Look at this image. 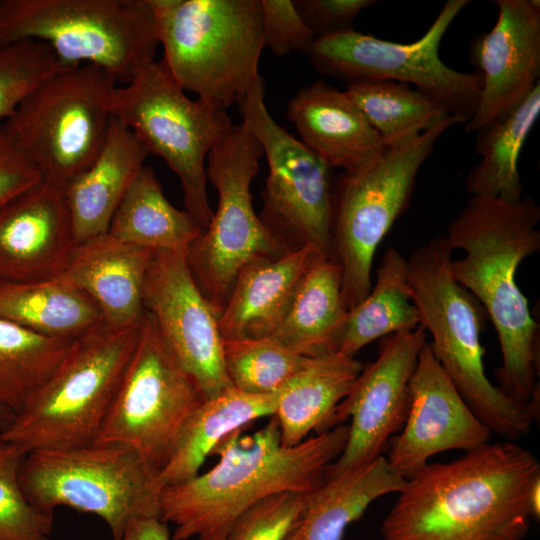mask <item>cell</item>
Listing matches in <instances>:
<instances>
[{"mask_svg":"<svg viewBox=\"0 0 540 540\" xmlns=\"http://www.w3.org/2000/svg\"><path fill=\"white\" fill-rule=\"evenodd\" d=\"M363 365L339 353L308 358L305 365L276 394L281 443L294 446L311 432L334 426L337 406L347 396Z\"/></svg>","mask_w":540,"mask_h":540,"instance_id":"27","label":"cell"},{"mask_svg":"<svg viewBox=\"0 0 540 540\" xmlns=\"http://www.w3.org/2000/svg\"><path fill=\"white\" fill-rule=\"evenodd\" d=\"M348 433L340 424L287 447L275 416L252 434L237 430L213 450L218 462L210 470L162 489L160 519L174 525L172 540H225L237 517L258 501L323 483Z\"/></svg>","mask_w":540,"mask_h":540,"instance_id":"3","label":"cell"},{"mask_svg":"<svg viewBox=\"0 0 540 540\" xmlns=\"http://www.w3.org/2000/svg\"><path fill=\"white\" fill-rule=\"evenodd\" d=\"M262 147L242 121L207 157V180L218 192L209 225L186 249L189 271L218 316L240 270L259 258L291 251L256 214L250 191L259 170Z\"/></svg>","mask_w":540,"mask_h":540,"instance_id":"10","label":"cell"},{"mask_svg":"<svg viewBox=\"0 0 540 540\" xmlns=\"http://www.w3.org/2000/svg\"><path fill=\"white\" fill-rule=\"evenodd\" d=\"M0 317L37 334L66 340L103 321L96 303L61 276L32 281L0 278Z\"/></svg>","mask_w":540,"mask_h":540,"instance_id":"29","label":"cell"},{"mask_svg":"<svg viewBox=\"0 0 540 540\" xmlns=\"http://www.w3.org/2000/svg\"><path fill=\"white\" fill-rule=\"evenodd\" d=\"M75 247L63 186L41 178L0 207V278L57 277Z\"/></svg>","mask_w":540,"mask_h":540,"instance_id":"20","label":"cell"},{"mask_svg":"<svg viewBox=\"0 0 540 540\" xmlns=\"http://www.w3.org/2000/svg\"><path fill=\"white\" fill-rule=\"evenodd\" d=\"M111 107L112 116L177 175L186 211L205 229L214 213L206 160L235 127L226 109L190 99L162 59L141 66L128 83L116 87Z\"/></svg>","mask_w":540,"mask_h":540,"instance_id":"8","label":"cell"},{"mask_svg":"<svg viewBox=\"0 0 540 540\" xmlns=\"http://www.w3.org/2000/svg\"><path fill=\"white\" fill-rule=\"evenodd\" d=\"M203 400L145 311L137 345L94 443L128 446L160 470Z\"/></svg>","mask_w":540,"mask_h":540,"instance_id":"15","label":"cell"},{"mask_svg":"<svg viewBox=\"0 0 540 540\" xmlns=\"http://www.w3.org/2000/svg\"><path fill=\"white\" fill-rule=\"evenodd\" d=\"M35 40L67 68L94 65L128 83L155 59L148 0H0V44Z\"/></svg>","mask_w":540,"mask_h":540,"instance_id":"7","label":"cell"},{"mask_svg":"<svg viewBox=\"0 0 540 540\" xmlns=\"http://www.w3.org/2000/svg\"><path fill=\"white\" fill-rule=\"evenodd\" d=\"M538 478L536 456L510 441L428 463L399 492L381 540H524Z\"/></svg>","mask_w":540,"mask_h":540,"instance_id":"1","label":"cell"},{"mask_svg":"<svg viewBox=\"0 0 540 540\" xmlns=\"http://www.w3.org/2000/svg\"><path fill=\"white\" fill-rule=\"evenodd\" d=\"M345 93L379 134L386 149L408 144L452 116L429 95L401 82L351 83L346 85Z\"/></svg>","mask_w":540,"mask_h":540,"instance_id":"33","label":"cell"},{"mask_svg":"<svg viewBox=\"0 0 540 540\" xmlns=\"http://www.w3.org/2000/svg\"><path fill=\"white\" fill-rule=\"evenodd\" d=\"M539 221L540 207L530 197L508 202L471 196L444 236L452 251L465 253L450 263L453 279L481 303L496 330L502 355L498 387L524 402L540 396L539 326L516 271L540 250Z\"/></svg>","mask_w":540,"mask_h":540,"instance_id":"2","label":"cell"},{"mask_svg":"<svg viewBox=\"0 0 540 540\" xmlns=\"http://www.w3.org/2000/svg\"><path fill=\"white\" fill-rule=\"evenodd\" d=\"M539 115L540 84L513 111L476 132V152L481 161L465 179L466 190L471 196L508 202L523 197L518 159Z\"/></svg>","mask_w":540,"mask_h":540,"instance_id":"31","label":"cell"},{"mask_svg":"<svg viewBox=\"0 0 540 540\" xmlns=\"http://www.w3.org/2000/svg\"><path fill=\"white\" fill-rule=\"evenodd\" d=\"M498 17L474 37L470 60L481 76L477 109L465 132H477L519 106L540 84V2L496 0Z\"/></svg>","mask_w":540,"mask_h":540,"instance_id":"18","label":"cell"},{"mask_svg":"<svg viewBox=\"0 0 540 540\" xmlns=\"http://www.w3.org/2000/svg\"><path fill=\"white\" fill-rule=\"evenodd\" d=\"M297 11L316 36L354 28L353 22L375 0H294Z\"/></svg>","mask_w":540,"mask_h":540,"instance_id":"40","label":"cell"},{"mask_svg":"<svg viewBox=\"0 0 540 540\" xmlns=\"http://www.w3.org/2000/svg\"><path fill=\"white\" fill-rule=\"evenodd\" d=\"M264 47L278 56L306 53L316 35L300 16L292 0H260Z\"/></svg>","mask_w":540,"mask_h":540,"instance_id":"39","label":"cell"},{"mask_svg":"<svg viewBox=\"0 0 540 540\" xmlns=\"http://www.w3.org/2000/svg\"><path fill=\"white\" fill-rule=\"evenodd\" d=\"M203 230L189 212L168 201L152 168L143 166L116 209L108 233L157 251L187 249Z\"/></svg>","mask_w":540,"mask_h":540,"instance_id":"30","label":"cell"},{"mask_svg":"<svg viewBox=\"0 0 540 540\" xmlns=\"http://www.w3.org/2000/svg\"><path fill=\"white\" fill-rule=\"evenodd\" d=\"M153 252L122 242L107 232L76 245L59 276L96 303L103 322L135 325L145 313L142 291Z\"/></svg>","mask_w":540,"mask_h":540,"instance_id":"22","label":"cell"},{"mask_svg":"<svg viewBox=\"0 0 540 540\" xmlns=\"http://www.w3.org/2000/svg\"><path fill=\"white\" fill-rule=\"evenodd\" d=\"M276 394L253 395L230 387L205 399L190 414L159 470L162 488L199 474L205 459L229 434L264 417L274 416Z\"/></svg>","mask_w":540,"mask_h":540,"instance_id":"28","label":"cell"},{"mask_svg":"<svg viewBox=\"0 0 540 540\" xmlns=\"http://www.w3.org/2000/svg\"><path fill=\"white\" fill-rule=\"evenodd\" d=\"M342 272L332 258L316 255L295 290L272 339L308 358L337 353L348 310Z\"/></svg>","mask_w":540,"mask_h":540,"instance_id":"26","label":"cell"},{"mask_svg":"<svg viewBox=\"0 0 540 540\" xmlns=\"http://www.w3.org/2000/svg\"><path fill=\"white\" fill-rule=\"evenodd\" d=\"M286 114L300 141L332 169L358 173L386 150L345 91L322 80L301 88L288 102Z\"/></svg>","mask_w":540,"mask_h":540,"instance_id":"21","label":"cell"},{"mask_svg":"<svg viewBox=\"0 0 540 540\" xmlns=\"http://www.w3.org/2000/svg\"><path fill=\"white\" fill-rule=\"evenodd\" d=\"M14 413L0 406V432L4 431L11 423Z\"/></svg>","mask_w":540,"mask_h":540,"instance_id":"44","label":"cell"},{"mask_svg":"<svg viewBox=\"0 0 540 540\" xmlns=\"http://www.w3.org/2000/svg\"><path fill=\"white\" fill-rule=\"evenodd\" d=\"M452 250L438 236L413 251L407 281L429 346L451 382L491 431L507 439L527 436L540 414V396L524 402L507 396L484 371L481 333L487 313L450 272Z\"/></svg>","mask_w":540,"mask_h":540,"instance_id":"4","label":"cell"},{"mask_svg":"<svg viewBox=\"0 0 540 540\" xmlns=\"http://www.w3.org/2000/svg\"><path fill=\"white\" fill-rule=\"evenodd\" d=\"M42 178L0 127V207Z\"/></svg>","mask_w":540,"mask_h":540,"instance_id":"41","label":"cell"},{"mask_svg":"<svg viewBox=\"0 0 540 540\" xmlns=\"http://www.w3.org/2000/svg\"><path fill=\"white\" fill-rule=\"evenodd\" d=\"M141 325L142 321L130 326L102 321L73 339L54 371L0 432V439L25 453L94 443L137 345Z\"/></svg>","mask_w":540,"mask_h":540,"instance_id":"5","label":"cell"},{"mask_svg":"<svg viewBox=\"0 0 540 540\" xmlns=\"http://www.w3.org/2000/svg\"><path fill=\"white\" fill-rule=\"evenodd\" d=\"M223 358L231 385L253 395L277 394L308 360L271 337L223 340Z\"/></svg>","mask_w":540,"mask_h":540,"instance_id":"35","label":"cell"},{"mask_svg":"<svg viewBox=\"0 0 540 540\" xmlns=\"http://www.w3.org/2000/svg\"><path fill=\"white\" fill-rule=\"evenodd\" d=\"M420 325L407 281V260L388 248L367 296L347 313L339 354L354 357L364 346L387 335Z\"/></svg>","mask_w":540,"mask_h":540,"instance_id":"32","label":"cell"},{"mask_svg":"<svg viewBox=\"0 0 540 540\" xmlns=\"http://www.w3.org/2000/svg\"><path fill=\"white\" fill-rule=\"evenodd\" d=\"M116 83L94 65L61 70L29 94L2 128L43 179L65 187L105 141Z\"/></svg>","mask_w":540,"mask_h":540,"instance_id":"11","label":"cell"},{"mask_svg":"<svg viewBox=\"0 0 540 540\" xmlns=\"http://www.w3.org/2000/svg\"><path fill=\"white\" fill-rule=\"evenodd\" d=\"M65 67L44 43L20 40L0 44V122L12 116L22 101Z\"/></svg>","mask_w":540,"mask_h":540,"instance_id":"37","label":"cell"},{"mask_svg":"<svg viewBox=\"0 0 540 540\" xmlns=\"http://www.w3.org/2000/svg\"><path fill=\"white\" fill-rule=\"evenodd\" d=\"M462 122L450 116L368 168L343 173L333 186L332 255L342 272V297L349 311L372 287L375 252L409 206L418 172L440 136Z\"/></svg>","mask_w":540,"mask_h":540,"instance_id":"12","label":"cell"},{"mask_svg":"<svg viewBox=\"0 0 540 540\" xmlns=\"http://www.w3.org/2000/svg\"><path fill=\"white\" fill-rule=\"evenodd\" d=\"M419 325L382 338L377 358L363 366L337 406L334 426L351 418L346 445L329 465L326 477L368 464L382 456L393 434L404 425L410 402L409 381L427 343Z\"/></svg>","mask_w":540,"mask_h":540,"instance_id":"17","label":"cell"},{"mask_svg":"<svg viewBox=\"0 0 540 540\" xmlns=\"http://www.w3.org/2000/svg\"><path fill=\"white\" fill-rule=\"evenodd\" d=\"M163 62L184 91L227 109L255 81L264 48L260 0H148Z\"/></svg>","mask_w":540,"mask_h":540,"instance_id":"6","label":"cell"},{"mask_svg":"<svg viewBox=\"0 0 540 540\" xmlns=\"http://www.w3.org/2000/svg\"><path fill=\"white\" fill-rule=\"evenodd\" d=\"M529 506L531 517L538 520L540 517V478H538L531 486Z\"/></svg>","mask_w":540,"mask_h":540,"instance_id":"43","label":"cell"},{"mask_svg":"<svg viewBox=\"0 0 540 540\" xmlns=\"http://www.w3.org/2000/svg\"><path fill=\"white\" fill-rule=\"evenodd\" d=\"M120 540H171V537L167 523L154 516L133 520Z\"/></svg>","mask_w":540,"mask_h":540,"instance_id":"42","label":"cell"},{"mask_svg":"<svg viewBox=\"0 0 540 540\" xmlns=\"http://www.w3.org/2000/svg\"><path fill=\"white\" fill-rule=\"evenodd\" d=\"M26 453L0 439V540H51L54 516L26 498L19 471Z\"/></svg>","mask_w":540,"mask_h":540,"instance_id":"36","label":"cell"},{"mask_svg":"<svg viewBox=\"0 0 540 540\" xmlns=\"http://www.w3.org/2000/svg\"><path fill=\"white\" fill-rule=\"evenodd\" d=\"M407 479L386 457L325 477L307 501L283 540H342L376 499L403 490Z\"/></svg>","mask_w":540,"mask_h":540,"instance_id":"25","label":"cell"},{"mask_svg":"<svg viewBox=\"0 0 540 540\" xmlns=\"http://www.w3.org/2000/svg\"><path fill=\"white\" fill-rule=\"evenodd\" d=\"M148 155L136 136L112 116L95 159L64 187L76 245L108 232L116 209Z\"/></svg>","mask_w":540,"mask_h":540,"instance_id":"23","label":"cell"},{"mask_svg":"<svg viewBox=\"0 0 540 540\" xmlns=\"http://www.w3.org/2000/svg\"><path fill=\"white\" fill-rule=\"evenodd\" d=\"M468 3L446 1L428 30L411 43L387 41L351 28L316 36L305 54L318 72L347 84L395 81L413 85L466 124L478 106L481 76L445 65L439 47Z\"/></svg>","mask_w":540,"mask_h":540,"instance_id":"13","label":"cell"},{"mask_svg":"<svg viewBox=\"0 0 540 540\" xmlns=\"http://www.w3.org/2000/svg\"><path fill=\"white\" fill-rule=\"evenodd\" d=\"M72 340L50 338L0 317V406L14 415L50 376Z\"/></svg>","mask_w":540,"mask_h":540,"instance_id":"34","label":"cell"},{"mask_svg":"<svg viewBox=\"0 0 540 540\" xmlns=\"http://www.w3.org/2000/svg\"><path fill=\"white\" fill-rule=\"evenodd\" d=\"M264 92L260 76L238 104L269 169L259 217L290 250L310 247L333 259V169L275 121Z\"/></svg>","mask_w":540,"mask_h":540,"instance_id":"14","label":"cell"},{"mask_svg":"<svg viewBox=\"0 0 540 540\" xmlns=\"http://www.w3.org/2000/svg\"><path fill=\"white\" fill-rule=\"evenodd\" d=\"M308 495L282 492L258 501L237 517L225 540H283Z\"/></svg>","mask_w":540,"mask_h":540,"instance_id":"38","label":"cell"},{"mask_svg":"<svg viewBox=\"0 0 540 540\" xmlns=\"http://www.w3.org/2000/svg\"><path fill=\"white\" fill-rule=\"evenodd\" d=\"M408 414L400 434L389 441V464L409 479L446 450H473L491 431L476 417L447 376L427 342L409 381Z\"/></svg>","mask_w":540,"mask_h":540,"instance_id":"19","label":"cell"},{"mask_svg":"<svg viewBox=\"0 0 540 540\" xmlns=\"http://www.w3.org/2000/svg\"><path fill=\"white\" fill-rule=\"evenodd\" d=\"M142 301L168 349L204 400L233 387L224 364L219 316L189 271L186 249L153 252Z\"/></svg>","mask_w":540,"mask_h":540,"instance_id":"16","label":"cell"},{"mask_svg":"<svg viewBox=\"0 0 540 540\" xmlns=\"http://www.w3.org/2000/svg\"><path fill=\"white\" fill-rule=\"evenodd\" d=\"M159 470L121 444L34 450L19 471L21 488L36 508L67 506L101 518L112 540L135 519L159 516Z\"/></svg>","mask_w":540,"mask_h":540,"instance_id":"9","label":"cell"},{"mask_svg":"<svg viewBox=\"0 0 540 540\" xmlns=\"http://www.w3.org/2000/svg\"><path fill=\"white\" fill-rule=\"evenodd\" d=\"M316 255L312 248L300 247L277 258H259L246 264L218 317L222 339L271 336Z\"/></svg>","mask_w":540,"mask_h":540,"instance_id":"24","label":"cell"}]
</instances>
